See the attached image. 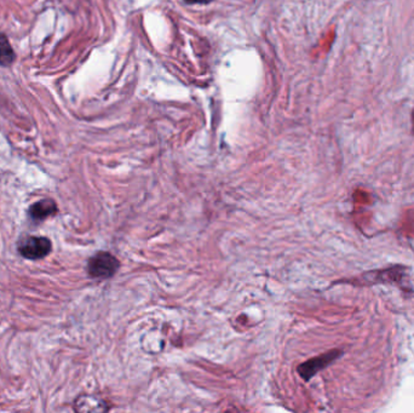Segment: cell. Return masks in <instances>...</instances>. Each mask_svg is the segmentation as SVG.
Returning a JSON list of instances; mask_svg holds the SVG:
<instances>
[{"label": "cell", "mask_w": 414, "mask_h": 413, "mask_svg": "<svg viewBox=\"0 0 414 413\" xmlns=\"http://www.w3.org/2000/svg\"><path fill=\"white\" fill-rule=\"evenodd\" d=\"M74 408L78 412H106L109 410V406L104 400L97 397L80 395L76 400Z\"/></svg>", "instance_id": "cell-4"}, {"label": "cell", "mask_w": 414, "mask_h": 413, "mask_svg": "<svg viewBox=\"0 0 414 413\" xmlns=\"http://www.w3.org/2000/svg\"><path fill=\"white\" fill-rule=\"evenodd\" d=\"M341 355H342V352L338 350V349L325 353V354H322L320 357H312L310 360L303 362V364H301V365L298 366L297 371H298L299 376H301L304 381H309V379L314 377L317 372H320L323 368H327L331 362L334 361V360L341 357Z\"/></svg>", "instance_id": "cell-3"}, {"label": "cell", "mask_w": 414, "mask_h": 413, "mask_svg": "<svg viewBox=\"0 0 414 413\" xmlns=\"http://www.w3.org/2000/svg\"><path fill=\"white\" fill-rule=\"evenodd\" d=\"M15 61V52L10 41L4 34H0V66L9 67Z\"/></svg>", "instance_id": "cell-6"}, {"label": "cell", "mask_w": 414, "mask_h": 413, "mask_svg": "<svg viewBox=\"0 0 414 413\" xmlns=\"http://www.w3.org/2000/svg\"><path fill=\"white\" fill-rule=\"evenodd\" d=\"M184 1L188 4H209L214 0H184Z\"/></svg>", "instance_id": "cell-7"}, {"label": "cell", "mask_w": 414, "mask_h": 413, "mask_svg": "<svg viewBox=\"0 0 414 413\" xmlns=\"http://www.w3.org/2000/svg\"><path fill=\"white\" fill-rule=\"evenodd\" d=\"M52 244L45 236H28L20 245V254L27 260H41L51 252Z\"/></svg>", "instance_id": "cell-2"}, {"label": "cell", "mask_w": 414, "mask_h": 413, "mask_svg": "<svg viewBox=\"0 0 414 413\" xmlns=\"http://www.w3.org/2000/svg\"><path fill=\"white\" fill-rule=\"evenodd\" d=\"M57 211H58L57 205L54 200L44 199L38 201L34 205H32V208L30 209V214H31L33 220L44 221L52 214H56Z\"/></svg>", "instance_id": "cell-5"}, {"label": "cell", "mask_w": 414, "mask_h": 413, "mask_svg": "<svg viewBox=\"0 0 414 413\" xmlns=\"http://www.w3.org/2000/svg\"><path fill=\"white\" fill-rule=\"evenodd\" d=\"M412 123H413V131H414V109H413V113H412Z\"/></svg>", "instance_id": "cell-8"}, {"label": "cell", "mask_w": 414, "mask_h": 413, "mask_svg": "<svg viewBox=\"0 0 414 413\" xmlns=\"http://www.w3.org/2000/svg\"><path fill=\"white\" fill-rule=\"evenodd\" d=\"M119 268L120 262L118 258L107 251H100L92 256L87 263L89 276L93 279H109L117 274Z\"/></svg>", "instance_id": "cell-1"}]
</instances>
